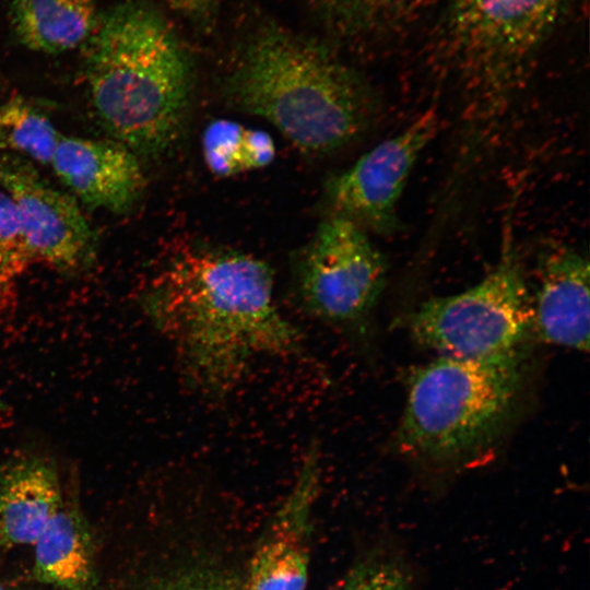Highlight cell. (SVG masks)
<instances>
[{"label":"cell","mask_w":590,"mask_h":590,"mask_svg":"<svg viewBox=\"0 0 590 590\" xmlns=\"http://www.w3.org/2000/svg\"><path fill=\"white\" fill-rule=\"evenodd\" d=\"M273 284L262 260L212 247L180 251L154 280L144 308L191 387L223 398L258 357L300 353L302 335L279 310Z\"/></svg>","instance_id":"cell-1"},{"label":"cell","mask_w":590,"mask_h":590,"mask_svg":"<svg viewBox=\"0 0 590 590\" xmlns=\"http://www.w3.org/2000/svg\"><path fill=\"white\" fill-rule=\"evenodd\" d=\"M82 47L87 92L106 132L137 155L166 150L185 119L191 72L165 19L126 0L101 13Z\"/></svg>","instance_id":"cell-2"},{"label":"cell","mask_w":590,"mask_h":590,"mask_svg":"<svg viewBox=\"0 0 590 590\" xmlns=\"http://www.w3.org/2000/svg\"><path fill=\"white\" fill-rule=\"evenodd\" d=\"M228 87L243 109L267 119L310 152H329L350 142L374 108L366 87L337 58L276 28L249 42Z\"/></svg>","instance_id":"cell-3"},{"label":"cell","mask_w":590,"mask_h":590,"mask_svg":"<svg viewBox=\"0 0 590 590\" xmlns=\"http://www.w3.org/2000/svg\"><path fill=\"white\" fill-rule=\"evenodd\" d=\"M522 353L439 356L412 371L398 445L428 463L465 459L507 424L523 381Z\"/></svg>","instance_id":"cell-4"},{"label":"cell","mask_w":590,"mask_h":590,"mask_svg":"<svg viewBox=\"0 0 590 590\" xmlns=\"http://www.w3.org/2000/svg\"><path fill=\"white\" fill-rule=\"evenodd\" d=\"M503 240L495 268L482 281L432 297L411 315L410 331L420 345L462 358L521 352L532 333L531 296L510 229Z\"/></svg>","instance_id":"cell-5"},{"label":"cell","mask_w":590,"mask_h":590,"mask_svg":"<svg viewBox=\"0 0 590 590\" xmlns=\"http://www.w3.org/2000/svg\"><path fill=\"white\" fill-rule=\"evenodd\" d=\"M564 1L452 0V45L485 103L499 102L519 84Z\"/></svg>","instance_id":"cell-6"},{"label":"cell","mask_w":590,"mask_h":590,"mask_svg":"<svg viewBox=\"0 0 590 590\" xmlns=\"http://www.w3.org/2000/svg\"><path fill=\"white\" fill-rule=\"evenodd\" d=\"M387 272V260L368 233L332 214L319 225L298 262L297 305L330 327H361L384 291Z\"/></svg>","instance_id":"cell-7"},{"label":"cell","mask_w":590,"mask_h":590,"mask_svg":"<svg viewBox=\"0 0 590 590\" xmlns=\"http://www.w3.org/2000/svg\"><path fill=\"white\" fill-rule=\"evenodd\" d=\"M437 129V113L427 109L331 178L326 196L333 214L351 220L367 233L390 236L398 232L399 200L416 161Z\"/></svg>","instance_id":"cell-8"},{"label":"cell","mask_w":590,"mask_h":590,"mask_svg":"<svg viewBox=\"0 0 590 590\" xmlns=\"http://www.w3.org/2000/svg\"><path fill=\"white\" fill-rule=\"evenodd\" d=\"M0 189L11 199L34 261L64 274L94 264L97 239L75 199L50 186L35 167L13 154H0Z\"/></svg>","instance_id":"cell-9"},{"label":"cell","mask_w":590,"mask_h":590,"mask_svg":"<svg viewBox=\"0 0 590 590\" xmlns=\"http://www.w3.org/2000/svg\"><path fill=\"white\" fill-rule=\"evenodd\" d=\"M49 165L81 202L115 214L129 211L144 188L138 155L113 139L61 135Z\"/></svg>","instance_id":"cell-10"},{"label":"cell","mask_w":590,"mask_h":590,"mask_svg":"<svg viewBox=\"0 0 590 590\" xmlns=\"http://www.w3.org/2000/svg\"><path fill=\"white\" fill-rule=\"evenodd\" d=\"M538 286L531 297L532 332L548 344L589 350L590 267L587 257L566 245H552L538 261Z\"/></svg>","instance_id":"cell-11"},{"label":"cell","mask_w":590,"mask_h":590,"mask_svg":"<svg viewBox=\"0 0 590 590\" xmlns=\"http://www.w3.org/2000/svg\"><path fill=\"white\" fill-rule=\"evenodd\" d=\"M318 481L319 450L311 445L278 521L250 562L245 590L306 589L309 560L306 520Z\"/></svg>","instance_id":"cell-12"},{"label":"cell","mask_w":590,"mask_h":590,"mask_svg":"<svg viewBox=\"0 0 590 590\" xmlns=\"http://www.w3.org/2000/svg\"><path fill=\"white\" fill-rule=\"evenodd\" d=\"M63 502L58 471L47 458L9 459L0 468V544L33 546Z\"/></svg>","instance_id":"cell-13"},{"label":"cell","mask_w":590,"mask_h":590,"mask_svg":"<svg viewBox=\"0 0 590 590\" xmlns=\"http://www.w3.org/2000/svg\"><path fill=\"white\" fill-rule=\"evenodd\" d=\"M8 15L21 45L50 55L83 46L101 19L94 0H10Z\"/></svg>","instance_id":"cell-14"},{"label":"cell","mask_w":590,"mask_h":590,"mask_svg":"<svg viewBox=\"0 0 590 590\" xmlns=\"http://www.w3.org/2000/svg\"><path fill=\"white\" fill-rule=\"evenodd\" d=\"M33 546V575L38 582L61 590H92L95 582L92 539L74 506L64 500Z\"/></svg>","instance_id":"cell-15"},{"label":"cell","mask_w":590,"mask_h":590,"mask_svg":"<svg viewBox=\"0 0 590 590\" xmlns=\"http://www.w3.org/2000/svg\"><path fill=\"white\" fill-rule=\"evenodd\" d=\"M203 155L210 170L231 176L261 168L274 157L272 139L263 131L228 120H216L204 131Z\"/></svg>","instance_id":"cell-16"},{"label":"cell","mask_w":590,"mask_h":590,"mask_svg":"<svg viewBox=\"0 0 590 590\" xmlns=\"http://www.w3.org/2000/svg\"><path fill=\"white\" fill-rule=\"evenodd\" d=\"M61 134L50 118L23 97L0 104V150L49 165Z\"/></svg>","instance_id":"cell-17"},{"label":"cell","mask_w":590,"mask_h":590,"mask_svg":"<svg viewBox=\"0 0 590 590\" xmlns=\"http://www.w3.org/2000/svg\"><path fill=\"white\" fill-rule=\"evenodd\" d=\"M32 262L13 203L0 189V306L13 295L17 280Z\"/></svg>","instance_id":"cell-18"},{"label":"cell","mask_w":590,"mask_h":590,"mask_svg":"<svg viewBox=\"0 0 590 590\" xmlns=\"http://www.w3.org/2000/svg\"><path fill=\"white\" fill-rule=\"evenodd\" d=\"M416 0H327L333 15L352 28L387 24L405 13Z\"/></svg>","instance_id":"cell-19"},{"label":"cell","mask_w":590,"mask_h":590,"mask_svg":"<svg viewBox=\"0 0 590 590\" xmlns=\"http://www.w3.org/2000/svg\"><path fill=\"white\" fill-rule=\"evenodd\" d=\"M409 585V573L398 557L378 554L356 566L341 590H408Z\"/></svg>","instance_id":"cell-20"},{"label":"cell","mask_w":590,"mask_h":590,"mask_svg":"<svg viewBox=\"0 0 590 590\" xmlns=\"http://www.w3.org/2000/svg\"><path fill=\"white\" fill-rule=\"evenodd\" d=\"M221 0H167L176 10L190 14L202 15L211 11Z\"/></svg>","instance_id":"cell-21"},{"label":"cell","mask_w":590,"mask_h":590,"mask_svg":"<svg viewBox=\"0 0 590 590\" xmlns=\"http://www.w3.org/2000/svg\"><path fill=\"white\" fill-rule=\"evenodd\" d=\"M154 590H225L220 586L204 582H188V583H178L170 585L167 587H162Z\"/></svg>","instance_id":"cell-22"},{"label":"cell","mask_w":590,"mask_h":590,"mask_svg":"<svg viewBox=\"0 0 590 590\" xmlns=\"http://www.w3.org/2000/svg\"><path fill=\"white\" fill-rule=\"evenodd\" d=\"M0 590H4V588L0 585Z\"/></svg>","instance_id":"cell-23"}]
</instances>
